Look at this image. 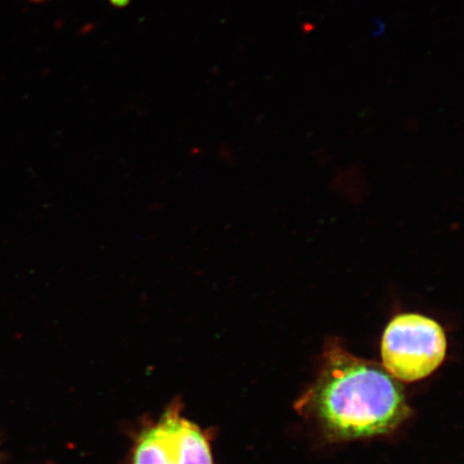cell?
I'll return each mask as SVG.
<instances>
[{
    "instance_id": "7a4b0ae2",
    "label": "cell",
    "mask_w": 464,
    "mask_h": 464,
    "mask_svg": "<svg viewBox=\"0 0 464 464\" xmlns=\"http://www.w3.org/2000/svg\"><path fill=\"white\" fill-rule=\"evenodd\" d=\"M448 340L437 321L419 313H402L382 334V367L398 381H420L442 364Z\"/></svg>"
},
{
    "instance_id": "6da1fadb",
    "label": "cell",
    "mask_w": 464,
    "mask_h": 464,
    "mask_svg": "<svg viewBox=\"0 0 464 464\" xmlns=\"http://www.w3.org/2000/svg\"><path fill=\"white\" fill-rule=\"evenodd\" d=\"M300 406L330 438L344 440L386 434L411 415L400 382L335 339L324 348L321 373Z\"/></svg>"
},
{
    "instance_id": "3957f363",
    "label": "cell",
    "mask_w": 464,
    "mask_h": 464,
    "mask_svg": "<svg viewBox=\"0 0 464 464\" xmlns=\"http://www.w3.org/2000/svg\"><path fill=\"white\" fill-rule=\"evenodd\" d=\"M159 420L173 464H216L208 432L185 419L181 403L169 405Z\"/></svg>"
},
{
    "instance_id": "277c9868",
    "label": "cell",
    "mask_w": 464,
    "mask_h": 464,
    "mask_svg": "<svg viewBox=\"0 0 464 464\" xmlns=\"http://www.w3.org/2000/svg\"><path fill=\"white\" fill-rule=\"evenodd\" d=\"M130 464H173L160 420L145 423L137 433Z\"/></svg>"
},
{
    "instance_id": "5b68a950",
    "label": "cell",
    "mask_w": 464,
    "mask_h": 464,
    "mask_svg": "<svg viewBox=\"0 0 464 464\" xmlns=\"http://www.w3.org/2000/svg\"><path fill=\"white\" fill-rule=\"evenodd\" d=\"M34 2L40 3V2H45V0H34Z\"/></svg>"
}]
</instances>
